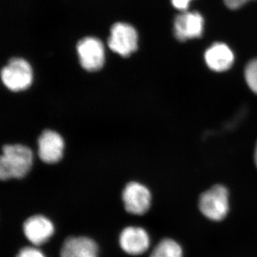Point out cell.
Listing matches in <instances>:
<instances>
[{
	"mask_svg": "<svg viewBox=\"0 0 257 257\" xmlns=\"http://www.w3.org/2000/svg\"><path fill=\"white\" fill-rule=\"evenodd\" d=\"M16 257H47L37 246H25L19 251Z\"/></svg>",
	"mask_w": 257,
	"mask_h": 257,
	"instance_id": "9a60e30c",
	"label": "cell"
},
{
	"mask_svg": "<svg viewBox=\"0 0 257 257\" xmlns=\"http://www.w3.org/2000/svg\"><path fill=\"white\" fill-rule=\"evenodd\" d=\"M99 246L88 236H70L64 241L60 257H98Z\"/></svg>",
	"mask_w": 257,
	"mask_h": 257,
	"instance_id": "8fae6325",
	"label": "cell"
},
{
	"mask_svg": "<svg viewBox=\"0 0 257 257\" xmlns=\"http://www.w3.org/2000/svg\"><path fill=\"white\" fill-rule=\"evenodd\" d=\"M254 161H255V163H256V166L257 167V144H256V150H255V152H254Z\"/></svg>",
	"mask_w": 257,
	"mask_h": 257,
	"instance_id": "ac0fdd59",
	"label": "cell"
},
{
	"mask_svg": "<svg viewBox=\"0 0 257 257\" xmlns=\"http://www.w3.org/2000/svg\"><path fill=\"white\" fill-rule=\"evenodd\" d=\"M204 60L211 70L216 72H225L234 64V52L228 45L218 42L207 49Z\"/></svg>",
	"mask_w": 257,
	"mask_h": 257,
	"instance_id": "7c38bea8",
	"label": "cell"
},
{
	"mask_svg": "<svg viewBox=\"0 0 257 257\" xmlns=\"http://www.w3.org/2000/svg\"><path fill=\"white\" fill-rule=\"evenodd\" d=\"M23 228L25 237L35 246L45 244L53 236L55 231L53 222L42 214L30 216L24 222Z\"/></svg>",
	"mask_w": 257,
	"mask_h": 257,
	"instance_id": "52a82bcc",
	"label": "cell"
},
{
	"mask_svg": "<svg viewBox=\"0 0 257 257\" xmlns=\"http://www.w3.org/2000/svg\"><path fill=\"white\" fill-rule=\"evenodd\" d=\"M138 35L132 25L116 23L111 27L108 46L115 53L126 57L138 49Z\"/></svg>",
	"mask_w": 257,
	"mask_h": 257,
	"instance_id": "277c9868",
	"label": "cell"
},
{
	"mask_svg": "<svg viewBox=\"0 0 257 257\" xmlns=\"http://www.w3.org/2000/svg\"><path fill=\"white\" fill-rule=\"evenodd\" d=\"M204 29V18L197 12H182L174 22V35L179 41L199 38Z\"/></svg>",
	"mask_w": 257,
	"mask_h": 257,
	"instance_id": "9c48e42d",
	"label": "cell"
},
{
	"mask_svg": "<svg viewBox=\"0 0 257 257\" xmlns=\"http://www.w3.org/2000/svg\"><path fill=\"white\" fill-rule=\"evenodd\" d=\"M77 51L81 65L88 72H96L104 65V46L97 38L89 37L79 40Z\"/></svg>",
	"mask_w": 257,
	"mask_h": 257,
	"instance_id": "8992f818",
	"label": "cell"
},
{
	"mask_svg": "<svg viewBox=\"0 0 257 257\" xmlns=\"http://www.w3.org/2000/svg\"><path fill=\"white\" fill-rule=\"evenodd\" d=\"M2 80L5 87L13 92L25 90L33 80L30 64L22 58H13L1 72Z\"/></svg>",
	"mask_w": 257,
	"mask_h": 257,
	"instance_id": "3957f363",
	"label": "cell"
},
{
	"mask_svg": "<svg viewBox=\"0 0 257 257\" xmlns=\"http://www.w3.org/2000/svg\"><path fill=\"white\" fill-rule=\"evenodd\" d=\"M244 77L248 87L257 94V59L251 60L246 66Z\"/></svg>",
	"mask_w": 257,
	"mask_h": 257,
	"instance_id": "5bb4252c",
	"label": "cell"
},
{
	"mask_svg": "<svg viewBox=\"0 0 257 257\" xmlns=\"http://www.w3.org/2000/svg\"><path fill=\"white\" fill-rule=\"evenodd\" d=\"M33 154L22 145H5L0 158V178L7 181L22 179L31 170Z\"/></svg>",
	"mask_w": 257,
	"mask_h": 257,
	"instance_id": "6da1fadb",
	"label": "cell"
},
{
	"mask_svg": "<svg viewBox=\"0 0 257 257\" xmlns=\"http://www.w3.org/2000/svg\"><path fill=\"white\" fill-rule=\"evenodd\" d=\"M251 0H224L225 5L231 10L239 9Z\"/></svg>",
	"mask_w": 257,
	"mask_h": 257,
	"instance_id": "2e32d148",
	"label": "cell"
},
{
	"mask_svg": "<svg viewBox=\"0 0 257 257\" xmlns=\"http://www.w3.org/2000/svg\"><path fill=\"white\" fill-rule=\"evenodd\" d=\"M199 209L209 220H224L229 211V194L226 187L216 184L202 193L199 197Z\"/></svg>",
	"mask_w": 257,
	"mask_h": 257,
	"instance_id": "7a4b0ae2",
	"label": "cell"
},
{
	"mask_svg": "<svg viewBox=\"0 0 257 257\" xmlns=\"http://www.w3.org/2000/svg\"><path fill=\"white\" fill-rule=\"evenodd\" d=\"M192 0H171L172 4L176 9L182 12H186Z\"/></svg>",
	"mask_w": 257,
	"mask_h": 257,
	"instance_id": "e0dca14e",
	"label": "cell"
},
{
	"mask_svg": "<svg viewBox=\"0 0 257 257\" xmlns=\"http://www.w3.org/2000/svg\"><path fill=\"white\" fill-rule=\"evenodd\" d=\"M182 246L175 240L165 238L152 250L150 257H183Z\"/></svg>",
	"mask_w": 257,
	"mask_h": 257,
	"instance_id": "4fadbf2b",
	"label": "cell"
},
{
	"mask_svg": "<svg viewBox=\"0 0 257 257\" xmlns=\"http://www.w3.org/2000/svg\"><path fill=\"white\" fill-rule=\"evenodd\" d=\"M64 143L58 133L45 130L38 140V155L44 162L55 164L63 156Z\"/></svg>",
	"mask_w": 257,
	"mask_h": 257,
	"instance_id": "30bf717a",
	"label": "cell"
},
{
	"mask_svg": "<svg viewBox=\"0 0 257 257\" xmlns=\"http://www.w3.org/2000/svg\"><path fill=\"white\" fill-rule=\"evenodd\" d=\"M122 201L125 210L133 215L141 216L150 210L152 194L150 189L139 182L126 184L122 192Z\"/></svg>",
	"mask_w": 257,
	"mask_h": 257,
	"instance_id": "5b68a950",
	"label": "cell"
},
{
	"mask_svg": "<svg viewBox=\"0 0 257 257\" xmlns=\"http://www.w3.org/2000/svg\"><path fill=\"white\" fill-rule=\"evenodd\" d=\"M119 243L124 252L131 256H140L148 251L151 239L144 228L128 226L120 233Z\"/></svg>",
	"mask_w": 257,
	"mask_h": 257,
	"instance_id": "ba28073f",
	"label": "cell"
}]
</instances>
